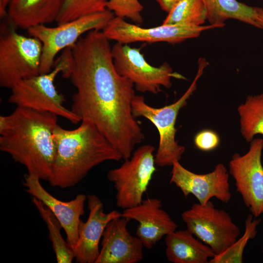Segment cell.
<instances>
[{
	"instance_id": "f546056e",
	"label": "cell",
	"mask_w": 263,
	"mask_h": 263,
	"mask_svg": "<svg viewBox=\"0 0 263 263\" xmlns=\"http://www.w3.org/2000/svg\"><path fill=\"white\" fill-rule=\"evenodd\" d=\"M257 21L260 29H263V9L262 8H258Z\"/></svg>"
},
{
	"instance_id": "e0dca14e",
	"label": "cell",
	"mask_w": 263,
	"mask_h": 263,
	"mask_svg": "<svg viewBox=\"0 0 263 263\" xmlns=\"http://www.w3.org/2000/svg\"><path fill=\"white\" fill-rule=\"evenodd\" d=\"M160 200L149 198L138 205L124 209L122 216L138 222L136 236L144 246L152 248L164 236L178 227L170 215L162 208Z\"/></svg>"
},
{
	"instance_id": "4dcf8cb0",
	"label": "cell",
	"mask_w": 263,
	"mask_h": 263,
	"mask_svg": "<svg viewBox=\"0 0 263 263\" xmlns=\"http://www.w3.org/2000/svg\"></svg>"
},
{
	"instance_id": "30bf717a",
	"label": "cell",
	"mask_w": 263,
	"mask_h": 263,
	"mask_svg": "<svg viewBox=\"0 0 263 263\" xmlns=\"http://www.w3.org/2000/svg\"><path fill=\"white\" fill-rule=\"evenodd\" d=\"M190 233L209 246L216 255L231 245L240 235L239 227L226 211L216 208L208 201L205 205L193 204L181 214Z\"/></svg>"
},
{
	"instance_id": "8992f818",
	"label": "cell",
	"mask_w": 263,
	"mask_h": 263,
	"mask_svg": "<svg viewBox=\"0 0 263 263\" xmlns=\"http://www.w3.org/2000/svg\"><path fill=\"white\" fill-rule=\"evenodd\" d=\"M114 17L113 12L106 9L56 27L39 25L28 29L29 36L38 39L42 45L40 74L52 70L55 57L60 51L73 46L86 33L94 30H103Z\"/></svg>"
},
{
	"instance_id": "cb8c5ba5",
	"label": "cell",
	"mask_w": 263,
	"mask_h": 263,
	"mask_svg": "<svg viewBox=\"0 0 263 263\" xmlns=\"http://www.w3.org/2000/svg\"><path fill=\"white\" fill-rule=\"evenodd\" d=\"M261 222L252 214L246 217L244 223V231L241 237L222 253L210 259V263H242L245 247L250 239L257 234V227Z\"/></svg>"
},
{
	"instance_id": "7c38bea8",
	"label": "cell",
	"mask_w": 263,
	"mask_h": 263,
	"mask_svg": "<svg viewBox=\"0 0 263 263\" xmlns=\"http://www.w3.org/2000/svg\"><path fill=\"white\" fill-rule=\"evenodd\" d=\"M217 28L220 27L212 24L194 26L163 24L155 27L143 28L114 17L102 32L109 40L122 44L137 42L176 44L197 38L204 31Z\"/></svg>"
},
{
	"instance_id": "7402d4cb",
	"label": "cell",
	"mask_w": 263,
	"mask_h": 263,
	"mask_svg": "<svg viewBox=\"0 0 263 263\" xmlns=\"http://www.w3.org/2000/svg\"><path fill=\"white\" fill-rule=\"evenodd\" d=\"M241 132L250 142L257 134L263 135V93L248 96L238 107Z\"/></svg>"
},
{
	"instance_id": "4fadbf2b",
	"label": "cell",
	"mask_w": 263,
	"mask_h": 263,
	"mask_svg": "<svg viewBox=\"0 0 263 263\" xmlns=\"http://www.w3.org/2000/svg\"><path fill=\"white\" fill-rule=\"evenodd\" d=\"M169 183L179 188L185 197L191 194L202 205L213 197L224 204L231 198L229 174L222 163L218 164L210 172L197 174L176 161L172 165Z\"/></svg>"
},
{
	"instance_id": "ffe728a7",
	"label": "cell",
	"mask_w": 263,
	"mask_h": 263,
	"mask_svg": "<svg viewBox=\"0 0 263 263\" xmlns=\"http://www.w3.org/2000/svg\"><path fill=\"white\" fill-rule=\"evenodd\" d=\"M206 8L207 20L220 28L224 21L235 19L260 28L257 21L258 8L237 0H202Z\"/></svg>"
},
{
	"instance_id": "83f0119b",
	"label": "cell",
	"mask_w": 263,
	"mask_h": 263,
	"mask_svg": "<svg viewBox=\"0 0 263 263\" xmlns=\"http://www.w3.org/2000/svg\"><path fill=\"white\" fill-rule=\"evenodd\" d=\"M161 9L169 13L180 0H155Z\"/></svg>"
},
{
	"instance_id": "ba28073f",
	"label": "cell",
	"mask_w": 263,
	"mask_h": 263,
	"mask_svg": "<svg viewBox=\"0 0 263 263\" xmlns=\"http://www.w3.org/2000/svg\"><path fill=\"white\" fill-rule=\"evenodd\" d=\"M155 149L144 145L133 151L132 156L118 168L111 169L107 178L116 190L117 207L123 209L140 204L156 170Z\"/></svg>"
},
{
	"instance_id": "f1b7e54d",
	"label": "cell",
	"mask_w": 263,
	"mask_h": 263,
	"mask_svg": "<svg viewBox=\"0 0 263 263\" xmlns=\"http://www.w3.org/2000/svg\"><path fill=\"white\" fill-rule=\"evenodd\" d=\"M9 0H0V16L1 17L7 15V9Z\"/></svg>"
},
{
	"instance_id": "277c9868",
	"label": "cell",
	"mask_w": 263,
	"mask_h": 263,
	"mask_svg": "<svg viewBox=\"0 0 263 263\" xmlns=\"http://www.w3.org/2000/svg\"><path fill=\"white\" fill-rule=\"evenodd\" d=\"M72 58L71 47L63 50L55 61L52 70L17 83L12 89L8 102L17 107H22L52 113L74 124L81 121L80 117L64 106V96L55 86V80L60 73L68 70Z\"/></svg>"
},
{
	"instance_id": "d6986e66",
	"label": "cell",
	"mask_w": 263,
	"mask_h": 263,
	"mask_svg": "<svg viewBox=\"0 0 263 263\" xmlns=\"http://www.w3.org/2000/svg\"><path fill=\"white\" fill-rule=\"evenodd\" d=\"M166 255L172 263H207L216 254L188 229L175 230L165 236Z\"/></svg>"
},
{
	"instance_id": "ac0fdd59",
	"label": "cell",
	"mask_w": 263,
	"mask_h": 263,
	"mask_svg": "<svg viewBox=\"0 0 263 263\" xmlns=\"http://www.w3.org/2000/svg\"><path fill=\"white\" fill-rule=\"evenodd\" d=\"M64 0H9L7 16L13 27L29 29L56 21Z\"/></svg>"
},
{
	"instance_id": "9a60e30c",
	"label": "cell",
	"mask_w": 263,
	"mask_h": 263,
	"mask_svg": "<svg viewBox=\"0 0 263 263\" xmlns=\"http://www.w3.org/2000/svg\"><path fill=\"white\" fill-rule=\"evenodd\" d=\"M89 210L87 221L81 220L78 228V239L74 248L75 259L78 263H95L99 252V243L109 223L122 216L113 210L104 211V205L95 194L87 196Z\"/></svg>"
},
{
	"instance_id": "5b68a950",
	"label": "cell",
	"mask_w": 263,
	"mask_h": 263,
	"mask_svg": "<svg viewBox=\"0 0 263 263\" xmlns=\"http://www.w3.org/2000/svg\"><path fill=\"white\" fill-rule=\"evenodd\" d=\"M207 65L206 60H199L198 70L195 78L186 92L174 103L161 108L153 107L147 104L143 96L135 95L132 102V111L135 118L143 117L151 122L159 134V144L154 155L157 166H172L181 159L185 151L184 146L175 139L176 121L180 110L186 106L187 101L197 87V81Z\"/></svg>"
},
{
	"instance_id": "52a82bcc",
	"label": "cell",
	"mask_w": 263,
	"mask_h": 263,
	"mask_svg": "<svg viewBox=\"0 0 263 263\" xmlns=\"http://www.w3.org/2000/svg\"><path fill=\"white\" fill-rule=\"evenodd\" d=\"M40 41L8 29L0 37V85L11 89L20 81L40 74Z\"/></svg>"
},
{
	"instance_id": "603a6c76",
	"label": "cell",
	"mask_w": 263,
	"mask_h": 263,
	"mask_svg": "<svg viewBox=\"0 0 263 263\" xmlns=\"http://www.w3.org/2000/svg\"><path fill=\"white\" fill-rule=\"evenodd\" d=\"M207 20L202 0H180L168 13L163 24L198 26Z\"/></svg>"
},
{
	"instance_id": "8fae6325",
	"label": "cell",
	"mask_w": 263,
	"mask_h": 263,
	"mask_svg": "<svg viewBox=\"0 0 263 263\" xmlns=\"http://www.w3.org/2000/svg\"><path fill=\"white\" fill-rule=\"evenodd\" d=\"M263 139H253L246 153L234 154L229 163V174L235 180L236 191L257 218L263 214Z\"/></svg>"
},
{
	"instance_id": "4316f807",
	"label": "cell",
	"mask_w": 263,
	"mask_h": 263,
	"mask_svg": "<svg viewBox=\"0 0 263 263\" xmlns=\"http://www.w3.org/2000/svg\"><path fill=\"white\" fill-rule=\"evenodd\" d=\"M194 143L199 150L209 151L215 149L219 145L220 138L214 131L206 129L198 132L194 137Z\"/></svg>"
},
{
	"instance_id": "3957f363",
	"label": "cell",
	"mask_w": 263,
	"mask_h": 263,
	"mask_svg": "<svg viewBox=\"0 0 263 263\" xmlns=\"http://www.w3.org/2000/svg\"><path fill=\"white\" fill-rule=\"evenodd\" d=\"M53 138L56 153L48 181L54 187H74L94 167L106 161L123 159L107 138L89 121H81L73 130L57 124Z\"/></svg>"
},
{
	"instance_id": "44dd1931",
	"label": "cell",
	"mask_w": 263,
	"mask_h": 263,
	"mask_svg": "<svg viewBox=\"0 0 263 263\" xmlns=\"http://www.w3.org/2000/svg\"><path fill=\"white\" fill-rule=\"evenodd\" d=\"M32 199L33 204L46 225L57 263H72L75 259L74 250L62 236L61 224L51 211L40 201L35 197Z\"/></svg>"
},
{
	"instance_id": "7a4b0ae2",
	"label": "cell",
	"mask_w": 263,
	"mask_h": 263,
	"mask_svg": "<svg viewBox=\"0 0 263 263\" xmlns=\"http://www.w3.org/2000/svg\"><path fill=\"white\" fill-rule=\"evenodd\" d=\"M57 116L22 107L0 115V150L23 165L28 174L48 181L56 157L53 132Z\"/></svg>"
},
{
	"instance_id": "6da1fadb",
	"label": "cell",
	"mask_w": 263,
	"mask_h": 263,
	"mask_svg": "<svg viewBox=\"0 0 263 263\" xmlns=\"http://www.w3.org/2000/svg\"><path fill=\"white\" fill-rule=\"evenodd\" d=\"M111 49L102 31H89L71 47V63L62 76L76 90L71 110L95 126L124 160L145 135L132 113L134 85L117 72Z\"/></svg>"
},
{
	"instance_id": "d4e9b609",
	"label": "cell",
	"mask_w": 263,
	"mask_h": 263,
	"mask_svg": "<svg viewBox=\"0 0 263 263\" xmlns=\"http://www.w3.org/2000/svg\"><path fill=\"white\" fill-rule=\"evenodd\" d=\"M108 0H64L61 11L56 20L63 24L81 17L107 9Z\"/></svg>"
},
{
	"instance_id": "5bb4252c",
	"label": "cell",
	"mask_w": 263,
	"mask_h": 263,
	"mask_svg": "<svg viewBox=\"0 0 263 263\" xmlns=\"http://www.w3.org/2000/svg\"><path fill=\"white\" fill-rule=\"evenodd\" d=\"M39 178L26 173L23 185L25 191L40 201L53 213L66 235V241L74 249L78 239L80 217L84 214L87 196L78 194L67 202L61 201L48 192L42 186Z\"/></svg>"
},
{
	"instance_id": "9c48e42d",
	"label": "cell",
	"mask_w": 263,
	"mask_h": 263,
	"mask_svg": "<svg viewBox=\"0 0 263 263\" xmlns=\"http://www.w3.org/2000/svg\"><path fill=\"white\" fill-rule=\"evenodd\" d=\"M111 53L117 72L140 92L157 94L161 91V87L171 88L172 78L185 79L173 72L166 62L159 67L152 66L146 60L140 48L116 42L112 47Z\"/></svg>"
},
{
	"instance_id": "2e32d148",
	"label": "cell",
	"mask_w": 263,
	"mask_h": 263,
	"mask_svg": "<svg viewBox=\"0 0 263 263\" xmlns=\"http://www.w3.org/2000/svg\"><path fill=\"white\" fill-rule=\"evenodd\" d=\"M131 220L120 216L110 221L103 232L95 263H137L143 257L144 245L128 229Z\"/></svg>"
},
{
	"instance_id": "484cf974",
	"label": "cell",
	"mask_w": 263,
	"mask_h": 263,
	"mask_svg": "<svg viewBox=\"0 0 263 263\" xmlns=\"http://www.w3.org/2000/svg\"><path fill=\"white\" fill-rule=\"evenodd\" d=\"M107 8L115 17L127 18L137 24L143 22L141 13L144 8L139 0H108Z\"/></svg>"
}]
</instances>
